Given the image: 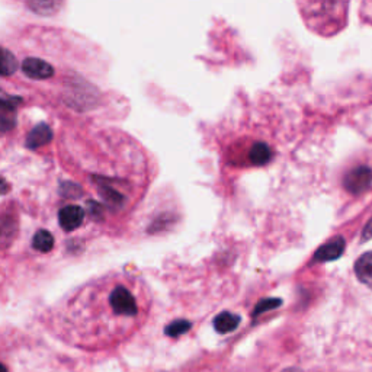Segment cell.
Wrapping results in <instances>:
<instances>
[{
  "label": "cell",
  "instance_id": "6da1fadb",
  "mask_svg": "<svg viewBox=\"0 0 372 372\" xmlns=\"http://www.w3.org/2000/svg\"><path fill=\"white\" fill-rule=\"evenodd\" d=\"M372 185V170L366 166H359L352 169L345 177V188L353 193L359 195L369 189Z\"/></svg>",
  "mask_w": 372,
  "mask_h": 372
},
{
  "label": "cell",
  "instance_id": "7a4b0ae2",
  "mask_svg": "<svg viewBox=\"0 0 372 372\" xmlns=\"http://www.w3.org/2000/svg\"><path fill=\"white\" fill-rule=\"evenodd\" d=\"M83 209L79 205H66L58 211V223L64 232L77 230L83 221Z\"/></svg>",
  "mask_w": 372,
  "mask_h": 372
},
{
  "label": "cell",
  "instance_id": "3957f363",
  "mask_svg": "<svg viewBox=\"0 0 372 372\" xmlns=\"http://www.w3.org/2000/svg\"><path fill=\"white\" fill-rule=\"evenodd\" d=\"M345 250V240L342 237H336L325 246H321L316 254L314 259L320 262H329V261H336L342 256Z\"/></svg>",
  "mask_w": 372,
  "mask_h": 372
},
{
  "label": "cell",
  "instance_id": "277c9868",
  "mask_svg": "<svg viewBox=\"0 0 372 372\" xmlns=\"http://www.w3.org/2000/svg\"><path fill=\"white\" fill-rule=\"evenodd\" d=\"M355 273L358 280L372 289V252L364 253L357 264H355Z\"/></svg>",
  "mask_w": 372,
  "mask_h": 372
},
{
  "label": "cell",
  "instance_id": "5b68a950",
  "mask_svg": "<svg viewBox=\"0 0 372 372\" xmlns=\"http://www.w3.org/2000/svg\"><path fill=\"white\" fill-rule=\"evenodd\" d=\"M238 325H240V317L232 313H221L214 320V329L221 334L236 330Z\"/></svg>",
  "mask_w": 372,
  "mask_h": 372
},
{
  "label": "cell",
  "instance_id": "8992f818",
  "mask_svg": "<svg viewBox=\"0 0 372 372\" xmlns=\"http://www.w3.org/2000/svg\"><path fill=\"white\" fill-rule=\"evenodd\" d=\"M32 246H34V249L41 253L50 252L54 246V237L50 232L40 230L38 233H35L34 238H32Z\"/></svg>",
  "mask_w": 372,
  "mask_h": 372
},
{
  "label": "cell",
  "instance_id": "52a82bcc",
  "mask_svg": "<svg viewBox=\"0 0 372 372\" xmlns=\"http://www.w3.org/2000/svg\"><path fill=\"white\" fill-rule=\"evenodd\" d=\"M189 329H191V323H188L186 320H176L166 327V334L170 337H176V336L186 333Z\"/></svg>",
  "mask_w": 372,
  "mask_h": 372
},
{
  "label": "cell",
  "instance_id": "ba28073f",
  "mask_svg": "<svg viewBox=\"0 0 372 372\" xmlns=\"http://www.w3.org/2000/svg\"><path fill=\"white\" fill-rule=\"evenodd\" d=\"M371 238H372V218L368 221V224L365 225V229L362 232V241H366Z\"/></svg>",
  "mask_w": 372,
  "mask_h": 372
},
{
  "label": "cell",
  "instance_id": "9c48e42d",
  "mask_svg": "<svg viewBox=\"0 0 372 372\" xmlns=\"http://www.w3.org/2000/svg\"><path fill=\"white\" fill-rule=\"evenodd\" d=\"M282 372H302L300 368H286Z\"/></svg>",
  "mask_w": 372,
  "mask_h": 372
},
{
  "label": "cell",
  "instance_id": "30bf717a",
  "mask_svg": "<svg viewBox=\"0 0 372 372\" xmlns=\"http://www.w3.org/2000/svg\"><path fill=\"white\" fill-rule=\"evenodd\" d=\"M2 372H8V369H6L5 365H2Z\"/></svg>",
  "mask_w": 372,
  "mask_h": 372
}]
</instances>
